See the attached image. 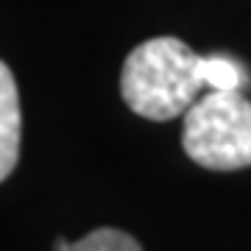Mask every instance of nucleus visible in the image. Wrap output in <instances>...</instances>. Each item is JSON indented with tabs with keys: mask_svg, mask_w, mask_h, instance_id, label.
I'll list each match as a JSON object with an SVG mask.
<instances>
[{
	"mask_svg": "<svg viewBox=\"0 0 251 251\" xmlns=\"http://www.w3.org/2000/svg\"><path fill=\"white\" fill-rule=\"evenodd\" d=\"M181 148L206 171L251 165V100L240 90H206L184 112Z\"/></svg>",
	"mask_w": 251,
	"mask_h": 251,
	"instance_id": "nucleus-2",
	"label": "nucleus"
},
{
	"mask_svg": "<svg viewBox=\"0 0 251 251\" xmlns=\"http://www.w3.org/2000/svg\"><path fill=\"white\" fill-rule=\"evenodd\" d=\"M20 134H23V115H20L17 81L6 62H0V181H6L17 168Z\"/></svg>",
	"mask_w": 251,
	"mask_h": 251,
	"instance_id": "nucleus-3",
	"label": "nucleus"
},
{
	"mask_svg": "<svg viewBox=\"0 0 251 251\" xmlns=\"http://www.w3.org/2000/svg\"><path fill=\"white\" fill-rule=\"evenodd\" d=\"M201 75H204L206 90H243L246 87L243 64L224 53L201 56Z\"/></svg>",
	"mask_w": 251,
	"mask_h": 251,
	"instance_id": "nucleus-5",
	"label": "nucleus"
},
{
	"mask_svg": "<svg viewBox=\"0 0 251 251\" xmlns=\"http://www.w3.org/2000/svg\"><path fill=\"white\" fill-rule=\"evenodd\" d=\"M206 84L201 56L176 36H156L126 56L120 73V95L134 115L148 120H171L184 115Z\"/></svg>",
	"mask_w": 251,
	"mask_h": 251,
	"instance_id": "nucleus-1",
	"label": "nucleus"
},
{
	"mask_svg": "<svg viewBox=\"0 0 251 251\" xmlns=\"http://www.w3.org/2000/svg\"><path fill=\"white\" fill-rule=\"evenodd\" d=\"M56 251H143V246L128 232H123V229L100 226V229H92L90 234H84L75 243L59 237L56 240Z\"/></svg>",
	"mask_w": 251,
	"mask_h": 251,
	"instance_id": "nucleus-4",
	"label": "nucleus"
}]
</instances>
